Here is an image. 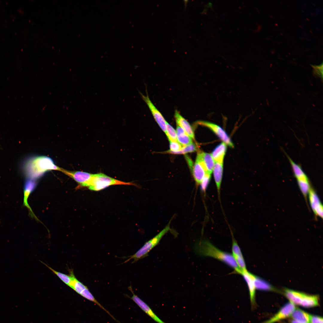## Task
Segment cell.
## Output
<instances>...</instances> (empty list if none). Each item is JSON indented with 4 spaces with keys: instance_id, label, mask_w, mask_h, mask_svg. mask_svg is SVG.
I'll use <instances>...</instances> for the list:
<instances>
[{
    "instance_id": "26",
    "label": "cell",
    "mask_w": 323,
    "mask_h": 323,
    "mask_svg": "<svg viewBox=\"0 0 323 323\" xmlns=\"http://www.w3.org/2000/svg\"><path fill=\"white\" fill-rule=\"evenodd\" d=\"M231 233L232 237V255L234 258L236 257H243V255L240 249L237 242L234 237L231 231Z\"/></svg>"
},
{
    "instance_id": "17",
    "label": "cell",
    "mask_w": 323,
    "mask_h": 323,
    "mask_svg": "<svg viewBox=\"0 0 323 323\" xmlns=\"http://www.w3.org/2000/svg\"><path fill=\"white\" fill-rule=\"evenodd\" d=\"M284 294L290 302L294 305H300L305 293L301 292L285 289Z\"/></svg>"
},
{
    "instance_id": "6",
    "label": "cell",
    "mask_w": 323,
    "mask_h": 323,
    "mask_svg": "<svg viewBox=\"0 0 323 323\" xmlns=\"http://www.w3.org/2000/svg\"><path fill=\"white\" fill-rule=\"evenodd\" d=\"M197 124L208 127L214 132L227 145L231 147L234 145L226 131L220 127L213 123L208 121H199L196 123Z\"/></svg>"
},
{
    "instance_id": "12",
    "label": "cell",
    "mask_w": 323,
    "mask_h": 323,
    "mask_svg": "<svg viewBox=\"0 0 323 323\" xmlns=\"http://www.w3.org/2000/svg\"><path fill=\"white\" fill-rule=\"evenodd\" d=\"M61 171L71 177L80 184L81 187H86L90 179L92 174L80 171H71L61 169Z\"/></svg>"
},
{
    "instance_id": "19",
    "label": "cell",
    "mask_w": 323,
    "mask_h": 323,
    "mask_svg": "<svg viewBox=\"0 0 323 323\" xmlns=\"http://www.w3.org/2000/svg\"><path fill=\"white\" fill-rule=\"evenodd\" d=\"M254 282L256 289L263 291L279 292L268 282L255 275H254Z\"/></svg>"
},
{
    "instance_id": "2",
    "label": "cell",
    "mask_w": 323,
    "mask_h": 323,
    "mask_svg": "<svg viewBox=\"0 0 323 323\" xmlns=\"http://www.w3.org/2000/svg\"><path fill=\"white\" fill-rule=\"evenodd\" d=\"M194 250L199 255L213 257L233 268L235 272L240 274L242 271L238 267L232 254L221 251L209 241L200 240L194 246Z\"/></svg>"
},
{
    "instance_id": "20",
    "label": "cell",
    "mask_w": 323,
    "mask_h": 323,
    "mask_svg": "<svg viewBox=\"0 0 323 323\" xmlns=\"http://www.w3.org/2000/svg\"><path fill=\"white\" fill-rule=\"evenodd\" d=\"M176 133L177 141L182 146L184 147L187 145L192 142V138L182 128L178 125Z\"/></svg>"
},
{
    "instance_id": "15",
    "label": "cell",
    "mask_w": 323,
    "mask_h": 323,
    "mask_svg": "<svg viewBox=\"0 0 323 323\" xmlns=\"http://www.w3.org/2000/svg\"><path fill=\"white\" fill-rule=\"evenodd\" d=\"M174 116L177 125L182 128L192 138L194 139V135L193 130L188 121L181 115L177 110L175 111Z\"/></svg>"
},
{
    "instance_id": "23",
    "label": "cell",
    "mask_w": 323,
    "mask_h": 323,
    "mask_svg": "<svg viewBox=\"0 0 323 323\" xmlns=\"http://www.w3.org/2000/svg\"><path fill=\"white\" fill-rule=\"evenodd\" d=\"M310 315L299 308H295L291 315L293 319L303 323H309Z\"/></svg>"
},
{
    "instance_id": "5",
    "label": "cell",
    "mask_w": 323,
    "mask_h": 323,
    "mask_svg": "<svg viewBox=\"0 0 323 323\" xmlns=\"http://www.w3.org/2000/svg\"><path fill=\"white\" fill-rule=\"evenodd\" d=\"M290 165L299 189L307 201V195L311 188L309 178L299 164L293 162Z\"/></svg>"
},
{
    "instance_id": "8",
    "label": "cell",
    "mask_w": 323,
    "mask_h": 323,
    "mask_svg": "<svg viewBox=\"0 0 323 323\" xmlns=\"http://www.w3.org/2000/svg\"><path fill=\"white\" fill-rule=\"evenodd\" d=\"M240 275L243 276L247 284L249 292L251 310H254L256 309L257 306L255 300L256 289L254 282L255 275L247 270L242 271Z\"/></svg>"
},
{
    "instance_id": "11",
    "label": "cell",
    "mask_w": 323,
    "mask_h": 323,
    "mask_svg": "<svg viewBox=\"0 0 323 323\" xmlns=\"http://www.w3.org/2000/svg\"><path fill=\"white\" fill-rule=\"evenodd\" d=\"M192 170L194 178L196 184L200 185L206 174L208 173L202 161L200 153H198L197 155Z\"/></svg>"
},
{
    "instance_id": "9",
    "label": "cell",
    "mask_w": 323,
    "mask_h": 323,
    "mask_svg": "<svg viewBox=\"0 0 323 323\" xmlns=\"http://www.w3.org/2000/svg\"><path fill=\"white\" fill-rule=\"evenodd\" d=\"M295 308L294 304L290 302L288 303L282 307L272 317L261 323H274L285 319L291 316Z\"/></svg>"
},
{
    "instance_id": "14",
    "label": "cell",
    "mask_w": 323,
    "mask_h": 323,
    "mask_svg": "<svg viewBox=\"0 0 323 323\" xmlns=\"http://www.w3.org/2000/svg\"><path fill=\"white\" fill-rule=\"evenodd\" d=\"M37 184V182L35 179H27L25 182L24 185V204L29 209V212L32 216L35 217L31 208L29 206L28 202V199L29 196L31 192L35 188Z\"/></svg>"
},
{
    "instance_id": "21",
    "label": "cell",
    "mask_w": 323,
    "mask_h": 323,
    "mask_svg": "<svg viewBox=\"0 0 323 323\" xmlns=\"http://www.w3.org/2000/svg\"><path fill=\"white\" fill-rule=\"evenodd\" d=\"M200 154L207 173L211 175L215 163L211 154L204 152H201Z\"/></svg>"
},
{
    "instance_id": "18",
    "label": "cell",
    "mask_w": 323,
    "mask_h": 323,
    "mask_svg": "<svg viewBox=\"0 0 323 323\" xmlns=\"http://www.w3.org/2000/svg\"><path fill=\"white\" fill-rule=\"evenodd\" d=\"M227 149V145L223 142L215 148L211 154L215 162L223 163Z\"/></svg>"
},
{
    "instance_id": "28",
    "label": "cell",
    "mask_w": 323,
    "mask_h": 323,
    "mask_svg": "<svg viewBox=\"0 0 323 323\" xmlns=\"http://www.w3.org/2000/svg\"><path fill=\"white\" fill-rule=\"evenodd\" d=\"M211 176V174L206 173L200 184L201 188L204 192H205L208 186L210 181Z\"/></svg>"
},
{
    "instance_id": "16",
    "label": "cell",
    "mask_w": 323,
    "mask_h": 323,
    "mask_svg": "<svg viewBox=\"0 0 323 323\" xmlns=\"http://www.w3.org/2000/svg\"><path fill=\"white\" fill-rule=\"evenodd\" d=\"M223 170V163L215 162L213 171L219 199L220 198Z\"/></svg>"
},
{
    "instance_id": "7",
    "label": "cell",
    "mask_w": 323,
    "mask_h": 323,
    "mask_svg": "<svg viewBox=\"0 0 323 323\" xmlns=\"http://www.w3.org/2000/svg\"><path fill=\"white\" fill-rule=\"evenodd\" d=\"M147 95L145 96L139 92V93L143 100L148 107L153 116L161 129L165 134L167 132V121L163 116L156 108L150 99L147 90Z\"/></svg>"
},
{
    "instance_id": "10",
    "label": "cell",
    "mask_w": 323,
    "mask_h": 323,
    "mask_svg": "<svg viewBox=\"0 0 323 323\" xmlns=\"http://www.w3.org/2000/svg\"><path fill=\"white\" fill-rule=\"evenodd\" d=\"M128 289L132 294V296L129 298L131 299L144 311L158 323H165L155 314L147 304L135 295L131 285L128 287Z\"/></svg>"
},
{
    "instance_id": "4",
    "label": "cell",
    "mask_w": 323,
    "mask_h": 323,
    "mask_svg": "<svg viewBox=\"0 0 323 323\" xmlns=\"http://www.w3.org/2000/svg\"><path fill=\"white\" fill-rule=\"evenodd\" d=\"M170 229L168 224L157 234L148 241L133 255L126 257L128 259L124 262L126 263L131 259H133L132 263L143 258L148 255L149 252L159 243L164 236Z\"/></svg>"
},
{
    "instance_id": "30",
    "label": "cell",
    "mask_w": 323,
    "mask_h": 323,
    "mask_svg": "<svg viewBox=\"0 0 323 323\" xmlns=\"http://www.w3.org/2000/svg\"><path fill=\"white\" fill-rule=\"evenodd\" d=\"M314 72L315 74L322 79L323 70L322 64L319 66H316L314 67Z\"/></svg>"
},
{
    "instance_id": "13",
    "label": "cell",
    "mask_w": 323,
    "mask_h": 323,
    "mask_svg": "<svg viewBox=\"0 0 323 323\" xmlns=\"http://www.w3.org/2000/svg\"><path fill=\"white\" fill-rule=\"evenodd\" d=\"M311 208L316 216L322 218L323 206L315 191L312 188L308 194Z\"/></svg>"
},
{
    "instance_id": "3",
    "label": "cell",
    "mask_w": 323,
    "mask_h": 323,
    "mask_svg": "<svg viewBox=\"0 0 323 323\" xmlns=\"http://www.w3.org/2000/svg\"><path fill=\"white\" fill-rule=\"evenodd\" d=\"M115 185L136 186L132 182H125L110 177L102 173L92 174L86 185L91 190L98 191L110 186Z\"/></svg>"
},
{
    "instance_id": "25",
    "label": "cell",
    "mask_w": 323,
    "mask_h": 323,
    "mask_svg": "<svg viewBox=\"0 0 323 323\" xmlns=\"http://www.w3.org/2000/svg\"><path fill=\"white\" fill-rule=\"evenodd\" d=\"M196 150V147L195 145L192 142L189 144L182 147V149L179 151L173 152L169 151L170 153L175 154H185L188 153H192Z\"/></svg>"
},
{
    "instance_id": "24",
    "label": "cell",
    "mask_w": 323,
    "mask_h": 323,
    "mask_svg": "<svg viewBox=\"0 0 323 323\" xmlns=\"http://www.w3.org/2000/svg\"><path fill=\"white\" fill-rule=\"evenodd\" d=\"M41 262L51 270L65 284L70 287L71 284L72 280L71 276L69 274L67 275L56 271L42 262L41 261Z\"/></svg>"
},
{
    "instance_id": "27",
    "label": "cell",
    "mask_w": 323,
    "mask_h": 323,
    "mask_svg": "<svg viewBox=\"0 0 323 323\" xmlns=\"http://www.w3.org/2000/svg\"><path fill=\"white\" fill-rule=\"evenodd\" d=\"M166 126L167 132L166 134L169 141H177L176 130L167 122L166 123Z\"/></svg>"
},
{
    "instance_id": "22",
    "label": "cell",
    "mask_w": 323,
    "mask_h": 323,
    "mask_svg": "<svg viewBox=\"0 0 323 323\" xmlns=\"http://www.w3.org/2000/svg\"><path fill=\"white\" fill-rule=\"evenodd\" d=\"M319 297L317 295H310L305 293L301 306L305 307H312L319 305Z\"/></svg>"
},
{
    "instance_id": "32",
    "label": "cell",
    "mask_w": 323,
    "mask_h": 323,
    "mask_svg": "<svg viewBox=\"0 0 323 323\" xmlns=\"http://www.w3.org/2000/svg\"><path fill=\"white\" fill-rule=\"evenodd\" d=\"M290 323H303L293 319L290 320Z\"/></svg>"
},
{
    "instance_id": "31",
    "label": "cell",
    "mask_w": 323,
    "mask_h": 323,
    "mask_svg": "<svg viewBox=\"0 0 323 323\" xmlns=\"http://www.w3.org/2000/svg\"><path fill=\"white\" fill-rule=\"evenodd\" d=\"M310 323H323V318L319 316L310 315Z\"/></svg>"
},
{
    "instance_id": "1",
    "label": "cell",
    "mask_w": 323,
    "mask_h": 323,
    "mask_svg": "<svg viewBox=\"0 0 323 323\" xmlns=\"http://www.w3.org/2000/svg\"><path fill=\"white\" fill-rule=\"evenodd\" d=\"M20 169L27 179H36L46 172L51 170H60L52 159L45 156L28 157L21 162Z\"/></svg>"
},
{
    "instance_id": "29",
    "label": "cell",
    "mask_w": 323,
    "mask_h": 323,
    "mask_svg": "<svg viewBox=\"0 0 323 323\" xmlns=\"http://www.w3.org/2000/svg\"><path fill=\"white\" fill-rule=\"evenodd\" d=\"M170 143V150L169 151L176 152L181 150L182 147L178 141H169Z\"/></svg>"
}]
</instances>
